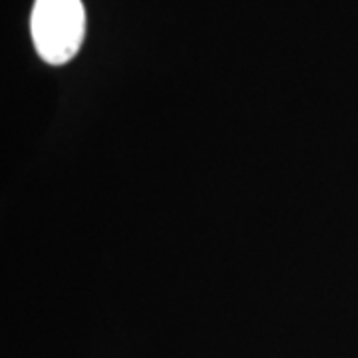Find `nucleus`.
Instances as JSON below:
<instances>
[{
	"label": "nucleus",
	"mask_w": 358,
	"mask_h": 358,
	"mask_svg": "<svg viewBox=\"0 0 358 358\" xmlns=\"http://www.w3.org/2000/svg\"><path fill=\"white\" fill-rule=\"evenodd\" d=\"M30 34L38 56L52 66L70 62L86 34L82 0H36L30 16Z\"/></svg>",
	"instance_id": "obj_1"
}]
</instances>
